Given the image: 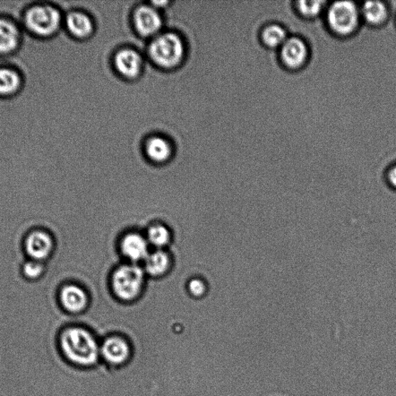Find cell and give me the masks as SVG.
Instances as JSON below:
<instances>
[{
    "label": "cell",
    "instance_id": "44dd1931",
    "mask_svg": "<svg viewBox=\"0 0 396 396\" xmlns=\"http://www.w3.org/2000/svg\"><path fill=\"white\" fill-rule=\"evenodd\" d=\"M45 266L41 262L30 260L24 263L22 266V274L25 279L36 280L40 278L45 273Z\"/></svg>",
    "mask_w": 396,
    "mask_h": 396
},
{
    "label": "cell",
    "instance_id": "7402d4cb",
    "mask_svg": "<svg viewBox=\"0 0 396 396\" xmlns=\"http://www.w3.org/2000/svg\"><path fill=\"white\" fill-rule=\"evenodd\" d=\"M324 5V1L318 0H301L298 9L301 14L307 17H315L321 13Z\"/></svg>",
    "mask_w": 396,
    "mask_h": 396
},
{
    "label": "cell",
    "instance_id": "9c48e42d",
    "mask_svg": "<svg viewBox=\"0 0 396 396\" xmlns=\"http://www.w3.org/2000/svg\"><path fill=\"white\" fill-rule=\"evenodd\" d=\"M64 28L72 38L83 41L92 35L94 25L88 13L72 9L65 15Z\"/></svg>",
    "mask_w": 396,
    "mask_h": 396
},
{
    "label": "cell",
    "instance_id": "603a6c76",
    "mask_svg": "<svg viewBox=\"0 0 396 396\" xmlns=\"http://www.w3.org/2000/svg\"><path fill=\"white\" fill-rule=\"evenodd\" d=\"M188 289L192 295L201 297L204 294L205 285L201 280L194 279L189 282Z\"/></svg>",
    "mask_w": 396,
    "mask_h": 396
},
{
    "label": "cell",
    "instance_id": "ffe728a7",
    "mask_svg": "<svg viewBox=\"0 0 396 396\" xmlns=\"http://www.w3.org/2000/svg\"><path fill=\"white\" fill-rule=\"evenodd\" d=\"M170 238L168 229L160 225L151 226L148 232V243L155 247L162 248L168 244Z\"/></svg>",
    "mask_w": 396,
    "mask_h": 396
},
{
    "label": "cell",
    "instance_id": "5b68a950",
    "mask_svg": "<svg viewBox=\"0 0 396 396\" xmlns=\"http://www.w3.org/2000/svg\"><path fill=\"white\" fill-rule=\"evenodd\" d=\"M360 21V11L354 2H334L328 13V22L331 30L339 35H349L356 31Z\"/></svg>",
    "mask_w": 396,
    "mask_h": 396
},
{
    "label": "cell",
    "instance_id": "ac0fdd59",
    "mask_svg": "<svg viewBox=\"0 0 396 396\" xmlns=\"http://www.w3.org/2000/svg\"><path fill=\"white\" fill-rule=\"evenodd\" d=\"M361 13L368 23L373 25L383 23L388 16L385 5L380 1L365 2L361 8Z\"/></svg>",
    "mask_w": 396,
    "mask_h": 396
},
{
    "label": "cell",
    "instance_id": "9a60e30c",
    "mask_svg": "<svg viewBox=\"0 0 396 396\" xmlns=\"http://www.w3.org/2000/svg\"><path fill=\"white\" fill-rule=\"evenodd\" d=\"M23 85L22 75L17 69L0 67V97L8 98L18 93Z\"/></svg>",
    "mask_w": 396,
    "mask_h": 396
},
{
    "label": "cell",
    "instance_id": "6da1fadb",
    "mask_svg": "<svg viewBox=\"0 0 396 396\" xmlns=\"http://www.w3.org/2000/svg\"><path fill=\"white\" fill-rule=\"evenodd\" d=\"M56 344L60 356L74 368L89 369L101 363L100 342L84 326H65L58 333Z\"/></svg>",
    "mask_w": 396,
    "mask_h": 396
},
{
    "label": "cell",
    "instance_id": "d6986e66",
    "mask_svg": "<svg viewBox=\"0 0 396 396\" xmlns=\"http://www.w3.org/2000/svg\"><path fill=\"white\" fill-rule=\"evenodd\" d=\"M262 38L265 44L272 48H281L288 39L286 30L279 24L267 26Z\"/></svg>",
    "mask_w": 396,
    "mask_h": 396
},
{
    "label": "cell",
    "instance_id": "7a4b0ae2",
    "mask_svg": "<svg viewBox=\"0 0 396 396\" xmlns=\"http://www.w3.org/2000/svg\"><path fill=\"white\" fill-rule=\"evenodd\" d=\"M64 12L50 0H36L26 9L23 26L40 39L53 38L64 28Z\"/></svg>",
    "mask_w": 396,
    "mask_h": 396
},
{
    "label": "cell",
    "instance_id": "e0dca14e",
    "mask_svg": "<svg viewBox=\"0 0 396 396\" xmlns=\"http://www.w3.org/2000/svg\"><path fill=\"white\" fill-rule=\"evenodd\" d=\"M168 255L162 251L150 253L145 260V270L153 277L165 274L169 269Z\"/></svg>",
    "mask_w": 396,
    "mask_h": 396
},
{
    "label": "cell",
    "instance_id": "2e32d148",
    "mask_svg": "<svg viewBox=\"0 0 396 396\" xmlns=\"http://www.w3.org/2000/svg\"><path fill=\"white\" fill-rule=\"evenodd\" d=\"M145 153L153 162L163 163L167 161L171 156L172 148L170 143L160 136H153L146 142Z\"/></svg>",
    "mask_w": 396,
    "mask_h": 396
},
{
    "label": "cell",
    "instance_id": "52a82bcc",
    "mask_svg": "<svg viewBox=\"0 0 396 396\" xmlns=\"http://www.w3.org/2000/svg\"><path fill=\"white\" fill-rule=\"evenodd\" d=\"M23 17L18 20L0 16V56L16 53L21 45Z\"/></svg>",
    "mask_w": 396,
    "mask_h": 396
},
{
    "label": "cell",
    "instance_id": "5bb4252c",
    "mask_svg": "<svg viewBox=\"0 0 396 396\" xmlns=\"http://www.w3.org/2000/svg\"><path fill=\"white\" fill-rule=\"evenodd\" d=\"M121 251L133 262L145 261L150 254L149 243L139 234H128L122 240Z\"/></svg>",
    "mask_w": 396,
    "mask_h": 396
},
{
    "label": "cell",
    "instance_id": "cb8c5ba5",
    "mask_svg": "<svg viewBox=\"0 0 396 396\" xmlns=\"http://www.w3.org/2000/svg\"><path fill=\"white\" fill-rule=\"evenodd\" d=\"M388 180L390 185L396 188V166L390 170L388 174Z\"/></svg>",
    "mask_w": 396,
    "mask_h": 396
},
{
    "label": "cell",
    "instance_id": "3957f363",
    "mask_svg": "<svg viewBox=\"0 0 396 396\" xmlns=\"http://www.w3.org/2000/svg\"><path fill=\"white\" fill-rule=\"evenodd\" d=\"M153 61L163 68H174L182 63L185 56L184 42L177 34H158L151 42L149 48Z\"/></svg>",
    "mask_w": 396,
    "mask_h": 396
},
{
    "label": "cell",
    "instance_id": "277c9868",
    "mask_svg": "<svg viewBox=\"0 0 396 396\" xmlns=\"http://www.w3.org/2000/svg\"><path fill=\"white\" fill-rule=\"evenodd\" d=\"M144 273L136 265L119 267L114 275L111 284L115 295L123 300H132L139 296L143 286Z\"/></svg>",
    "mask_w": 396,
    "mask_h": 396
},
{
    "label": "cell",
    "instance_id": "4fadbf2b",
    "mask_svg": "<svg viewBox=\"0 0 396 396\" xmlns=\"http://www.w3.org/2000/svg\"><path fill=\"white\" fill-rule=\"evenodd\" d=\"M308 57V48L305 42L299 38H288L281 47L282 62L290 68L303 66Z\"/></svg>",
    "mask_w": 396,
    "mask_h": 396
},
{
    "label": "cell",
    "instance_id": "8fae6325",
    "mask_svg": "<svg viewBox=\"0 0 396 396\" xmlns=\"http://www.w3.org/2000/svg\"><path fill=\"white\" fill-rule=\"evenodd\" d=\"M59 301L65 312L76 314L84 311L89 304L86 292L75 284H67L59 292Z\"/></svg>",
    "mask_w": 396,
    "mask_h": 396
},
{
    "label": "cell",
    "instance_id": "30bf717a",
    "mask_svg": "<svg viewBox=\"0 0 396 396\" xmlns=\"http://www.w3.org/2000/svg\"><path fill=\"white\" fill-rule=\"evenodd\" d=\"M133 20L137 31L144 37L156 36L163 26L162 17L153 6L138 7Z\"/></svg>",
    "mask_w": 396,
    "mask_h": 396
},
{
    "label": "cell",
    "instance_id": "ba28073f",
    "mask_svg": "<svg viewBox=\"0 0 396 396\" xmlns=\"http://www.w3.org/2000/svg\"><path fill=\"white\" fill-rule=\"evenodd\" d=\"M54 239L48 231L34 230L26 237L24 251L32 260H46L54 251Z\"/></svg>",
    "mask_w": 396,
    "mask_h": 396
},
{
    "label": "cell",
    "instance_id": "7c38bea8",
    "mask_svg": "<svg viewBox=\"0 0 396 396\" xmlns=\"http://www.w3.org/2000/svg\"><path fill=\"white\" fill-rule=\"evenodd\" d=\"M114 63L118 72L128 79H136L141 74L143 67L140 54L130 48L118 51Z\"/></svg>",
    "mask_w": 396,
    "mask_h": 396
},
{
    "label": "cell",
    "instance_id": "8992f818",
    "mask_svg": "<svg viewBox=\"0 0 396 396\" xmlns=\"http://www.w3.org/2000/svg\"><path fill=\"white\" fill-rule=\"evenodd\" d=\"M101 358L105 363L121 367L130 361L133 355L131 343L123 336L110 334L100 342Z\"/></svg>",
    "mask_w": 396,
    "mask_h": 396
}]
</instances>
